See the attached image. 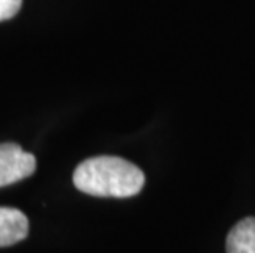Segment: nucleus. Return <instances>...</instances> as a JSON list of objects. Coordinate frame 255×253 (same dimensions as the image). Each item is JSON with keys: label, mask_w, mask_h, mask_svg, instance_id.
Listing matches in <instances>:
<instances>
[{"label": "nucleus", "mask_w": 255, "mask_h": 253, "mask_svg": "<svg viewBox=\"0 0 255 253\" xmlns=\"http://www.w3.org/2000/svg\"><path fill=\"white\" fill-rule=\"evenodd\" d=\"M73 182L81 192L97 197H132L145 184L143 171L119 156H94L74 169Z\"/></svg>", "instance_id": "nucleus-1"}, {"label": "nucleus", "mask_w": 255, "mask_h": 253, "mask_svg": "<svg viewBox=\"0 0 255 253\" xmlns=\"http://www.w3.org/2000/svg\"><path fill=\"white\" fill-rule=\"evenodd\" d=\"M20 7L21 0H0V21L15 17Z\"/></svg>", "instance_id": "nucleus-5"}, {"label": "nucleus", "mask_w": 255, "mask_h": 253, "mask_svg": "<svg viewBox=\"0 0 255 253\" xmlns=\"http://www.w3.org/2000/svg\"><path fill=\"white\" fill-rule=\"evenodd\" d=\"M28 219L13 207H0V247L18 244L28 235Z\"/></svg>", "instance_id": "nucleus-3"}, {"label": "nucleus", "mask_w": 255, "mask_h": 253, "mask_svg": "<svg viewBox=\"0 0 255 253\" xmlns=\"http://www.w3.org/2000/svg\"><path fill=\"white\" fill-rule=\"evenodd\" d=\"M36 160L17 143H0V187L10 186L35 173Z\"/></svg>", "instance_id": "nucleus-2"}, {"label": "nucleus", "mask_w": 255, "mask_h": 253, "mask_svg": "<svg viewBox=\"0 0 255 253\" xmlns=\"http://www.w3.org/2000/svg\"><path fill=\"white\" fill-rule=\"evenodd\" d=\"M227 253H255V217L242 219L227 235Z\"/></svg>", "instance_id": "nucleus-4"}]
</instances>
